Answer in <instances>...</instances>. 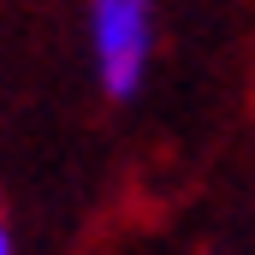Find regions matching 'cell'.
<instances>
[{"instance_id":"1","label":"cell","mask_w":255,"mask_h":255,"mask_svg":"<svg viewBox=\"0 0 255 255\" xmlns=\"http://www.w3.org/2000/svg\"><path fill=\"white\" fill-rule=\"evenodd\" d=\"M148 6H154V0H89L95 71H101V89H107L113 101H130V95H136V83H142L148 36H154Z\"/></svg>"},{"instance_id":"2","label":"cell","mask_w":255,"mask_h":255,"mask_svg":"<svg viewBox=\"0 0 255 255\" xmlns=\"http://www.w3.org/2000/svg\"><path fill=\"white\" fill-rule=\"evenodd\" d=\"M6 250H12V244H6V226H0V255H6Z\"/></svg>"}]
</instances>
